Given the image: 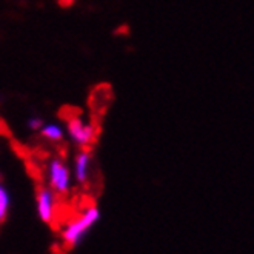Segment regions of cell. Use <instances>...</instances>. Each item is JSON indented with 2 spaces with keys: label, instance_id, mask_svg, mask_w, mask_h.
<instances>
[{
  "label": "cell",
  "instance_id": "2",
  "mask_svg": "<svg viewBox=\"0 0 254 254\" xmlns=\"http://www.w3.org/2000/svg\"><path fill=\"white\" fill-rule=\"evenodd\" d=\"M68 134L74 143L85 148L94 142L96 128L94 124H83L79 114H74L68 119Z\"/></svg>",
  "mask_w": 254,
  "mask_h": 254
},
{
  "label": "cell",
  "instance_id": "4",
  "mask_svg": "<svg viewBox=\"0 0 254 254\" xmlns=\"http://www.w3.org/2000/svg\"><path fill=\"white\" fill-rule=\"evenodd\" d=\"M56 199L50 188H42L37 194V214L43 222H51L54 217Z\"/></svg>",
  "mask_w": 254,
  "mask_h": 254
},
{
  "label": "cell",
  "instance_id": "1",
  "mask_svg": "<svg viewBox=\"0 0 254 254\" xmlns=\"http://www.w3.org/2000/svg\"><path fill=\"white\" fill-rule=\"evenodd\" d=\"M100 219V211L96 206H88L86 210L77 217L71 220L68 225L64 228V241L68 247H77L83 237L88 234V231L91 230Z\"/></svg>",
  "mask_w": 254,
  "mask_h": 254
},
{
  "label": "cell",
  "instance_id": "3",
  "mask_svg": "<svg viewBox=\"0 0 254 254\" xmlns=\"http://www.w3.org/2000/svg\"><path fill=\"white\" fill-rule=\"evenodd\" d=\"M48 179H50V187L56 191L65 194L69 191V185H71V176H69V170L62 160L54 159L50 162L48 167Z\"/></svg>",
  "mask_w": 254,
  "mask_h": 254
},
{
  "label": "cell",
  "instance_id": "8",
  "mask_svg": "<svg viewBox=\"0 0 254 254\" xmlns=\"http://www.w3.org/2000/svg\"><path fill=\"white\" fill-rule=\"evenodd\" d=\"M26 125H28V128L31 129V131H40L42 127L45 125V122H43V119H42V117L33 116V117H29V119H28Z\"/></svg>",
  "mask_w": 254,
  "mask_h": 254
},
{
  "label": "cell",
  "instance_id": "7",
  "mask_svg": "<svg viewBox=\"0 0 254 254\" xmlns=\"http://www.w3.org/2000/svg\"><path fill=\"white\" fill-rule=\"evenodd\" d=\"M9 210V194L8 190L0 184V220H3Z\"/></svg>",
  "mask_w": 254,
  "mask_h": 254
},
{
  "label": "cell",
  "instance_id": "9",
  "mask_svg": "<svg viewBox=\"0 0 254 254\" xmlns=\"http://www.w3.org/2000/svg\"><path fill=\"white\" fill-rule=\"evenodd\" d=\"M57 2H59V5H61V6H71L72 3H74V0H57Z\"/></svg>",
  "mask_w": 254,
  "mask_h": 254
},
{
  "label": "cell",
  "instance_id": "5",
  "mask_svg": "<svg viewBox=\"0 0 254 254\" xmlns=\"http://www.w3.org/2000/svg\"><path fill=\"white\" fill-rule=\"evenodd\" d=\"M89 165H91V153L88 149H83V151L77 154L76 163H74V174H76L79 184H85L88 181Z\"/></svg>",
  "mask_w": 254,
  "mask_h": 254
},
{
  "label": "cell",
  "instance_id": "6",
  "mask_svg": "<svg viewBox=\"0 0 254 254\" xmlns=\"http://www.w3.org/2000/svg\"><path fill=\"white\" fill-rule=\"evenodd\" d=\"M40 134L51 142H59L64 139V129L57 124H45L40 129Z\"/></svg>",
  "mask_w": 254,
  "mask_h": 254
}]
</instances>
